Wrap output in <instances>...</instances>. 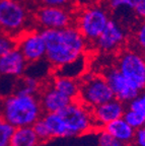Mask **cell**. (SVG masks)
<instances>
[{
  "label": "cell",
  "instance_id": "cell-1",
  "mask_svg": "<svg viewBox=\"0 0 145 146\" xmlns=\"http://www.w3.org/2000/svg\"><path fill=\"white\" fill-rule=\"evenodd\" d=\"M41 32L46 44L45 59L54 68H59L84 56L88 43L74 25Z\"/></svg>",
  "mask_w": 145,
  "mask_h": 146
},
{
  "label": "cell",
  "instance_id": "cell-2",
  "mask_svg": "<svg viewBox=\"0 0 145 146\" xmlns=\"http://www.w3.org/2000/svg\"><path fill=\"white\" fill-rule=\"evenodd\" d=\"M43 114L40 98L35 94L14 92L2 100L1 118L14 128L33 126Z\"/></svg>",
  "mask_w": 145,
  "mask_h": 146
},
{
  "label": "cell",
  "instance_id": "cell-3",
  "mask_svg": "<svg viewBox=\"0 0 145 146\" xmlns=\"http://www.w3.org/2000/svg\"><path fill=\"white\" fill-rule=\"evenodd\" d=\"M111 13L102 3H91L75 13L74 25L88 44H93L111 21Z\"/></svg>",
  "mask_w": 145,
  "mask_h": 146
},
{
  "label": "cell",
  "instance_id": "cell-4",
  "mask_svg": "<svg viewBox=\"0 0 145 146\" xmlns=\"http://www.w3.org/2000/svg\"><path fill=\"white\" fill-rule=\"evenodd\" d=\"M116 66L131 85L140 92L145 89V53L138 49H121Z\"/></svg>",
  "mask_w": 145,
  "mask_h": 146
},
{
  "label": "cell",
  "instance_id": "cell-5",
  "mask_svg": "<svg viewBox=\"0 0 145 146\" xmlns=\"http://www.w3.org/2000/svg\"><path fill=\"white\" fill-rule=\"evenodd\" d=\"M79 83L80 88L77 100L89 109H93L114 98L112 89L102 75L84 73L79 78Z\"/></svg>",
  "mask_w": 145,
  "mask_h": 146
},
{
  "label": "cell",
  "instance_id": "cell-6",
  "mask_svg": "<svg viewBox=\"0 0 145 146\" xmlns=\"http://www.w3.org/2000/svg\"><path fill=\"white\" fill-rule=\"evenodd\" d=\"M30 12L21 0H0V29L10 36L25 31Z\"/></svg>",
  "mask_w": 145,
  "mask_h": 146
},
{
  "label": "cell",
  "instance_id": "cell-7",
  "mask_svg": "<svg viewBox=\"0 0 145 146\" xmlns=\"http://www.w3.org/2000/svg\"><path fill=\"white\" fill-rule=\"evenodd\" d=\"M59 114L65 121L70 137L83 135L95 130L91 109L84 106L78 100H72Z\"/></svg>",
  "mask_w": 145,
  "mask_h": 146
},
{
  "label": "cell",
  "instance_id": "cell-8",
  "mask_svg": "<svg viewBox=\"0 0 145 146\" xmlns=\"http://www.w3.org/2000/svg\"><path fill=\"white\" fill-rule=\"evenodd\" d=\"M74 8L40 5L34 19L42 30H59L74 25Z\"/></svg>",
  "mask_w": 145,
  "mask_h": 146
},
{
  "label": "cell",
  "instance_id": "cell-9",
  "mask_svg": "<svg viewBox=\"0 0 145 146\" xmlns=\"http://www.w3.org/2000/svg\"><path fill=\"white\" fill-rule=\"evenodd\" d=\"M127 36V27L115 18H111L107 27L92 45L98 51L106 54L118 52L126 43Z\"/></svg>",
  "mask_w": 145,
  "mask_h": 146
},
{
  "label": "cell",
  "instance_id": "cell-10",
  "mask_svg": "<svg viewBox=\"0 0 145 146\" xmlns=\"http://www.w3.org/2000/svg\"><path fill=\"white\" fill-rule=\"evenodd\" d=\"M17 48L23 55L27 63H34L43 60L46 56V44L42 32L36 30L25 31L19 34Z\"/></svg>",
  "mask_w": 145,
  "mask_h": 146
},
{
  "label": "cell",
  "instance_id": "cell-11",
  "mask_svg": "<svg viewBox=\"0 0 145 146\" xmlns=\"http://www.w3.org/2000/svg\"><path fill=\"white\" fill-rule=\"evenodd\" d=\"M102 76L107 80L114 98L127 105L139 94V91L134 88L129 81L124 77L117 66L106 67L102 71Z\"/></svg>",
  "mask_w": 145,
  "mask_h": 146
},
{
  "label": "cell",
  "instance_id": "cell-12",
  "mask_svg": "<svg viewBox=\"0 0 145 146\" xmlns=\"http://www.w3.org/2000/svg\"><path fill=\"white\" fill-rule=\"evenodd\" d=\"M125 110H126V104L122 103L121 100L115 98L107 103H104L91 109L95 130H98V129L102 130L110 122L122 118Z\"/></svg>",
  "mask_w": 145,
  "mask_h": 146
},
{
  "label": "cell",
  "instance_id": "cell-13",
  "mask_svg": "<svg viewBox=\"0 0 145 146\" xmlns=\"http://www.w3.org/2000/svg\"><path fill=\"white\" fill-rule=\"evenodd\" d=\"M27 61L23 55L15 48L0 57V75L10 77H21L25 72Z\"/></svg>",
  "mask_w": 145,
  "mask_h": 146
},
{
  "label": "cell",
  "instance_id": "cell-14",
  "mask_svg": "<svg viewBox=\"0 0 145 146\" xmlns=\"http://www.w3.org/2000/svg\"><path fill=\"white\" fill-rule=\"evenodd\" d=\"M39 98L44 113H59L72 102L51 84L47 85L44 89H41Z\"/></svg>",
  "mask_w": 145,
  "mask_h": 146
},
{
  "label": "cell",
  "instance_id": "cell-15",
  "mask_svg": "<svg viewBox=\"0 0 145 146\" xmlns=\"http://www.w3.org/2000/svg\"><path fill=\"white\" fill-rule=\"evenodd\" d=\"M106 6L109 9L111 16L113 14L114 18L123 23L125 27H127V25L134 21V18H136L133 11L132 0H107Z\"/></svg>",
  "mask_w": 145,
  "mask_h": 146
},
{
  "label": "cell",
  "instance_id": "cell-16",
  "mask_svg": "<svg viewBox=\"0 0 145 146\" xmlns=\"http://www.w3.org/2000/svg\"><path fill=\"white\" fill-rule=\"evenodd\" d=\"M102 130L111 134L112 136H114L116 139L124 143L126 146L134 141L135 129H133L123 117L110 122L102 128Z\"/></svg>",
  "mask_w": 145,
  "mask_h": 146
},
{
  "label": "cell",
  "instance_id": "cell-17",
  "mask_svg": "<svg viewBox=\"0 0 145 146\" xmlns=\"http://www.w3.org/2000/svg\"><path fill=\"white\" fill-rule=\"evenodd\" d=\"M54 88L71 100H76L79 94V79L62 75H55L50 83Z\"/></svg>",
  "mask_w": 145,
  "mask_h": 146
},
{
  "label": "cell",
  "instance_id": "cell-18",
  "mask_svg": "<svg viewBox=\"0 0 145 146\" xmlns=\"http://www.w3.org/2000/svg\"><path fill=\"white\" fill-rule=\"evenodd\" d=\"M42 119L47 126L51 139L52 138L70 137L65 121L59 113H44Z\"/></svg>",
  "mask_w": 145,
  "mask_h": 146
},
{
  "label": "cell",
  "instance_id": "cell-19",
  "mask_svg": "<svg viewBox=\"0 0 145 146\" xmlns=\"http://www.w3.org/2000/svg\"><path fill=\"white\" fill-rule=\"evenodd\" d=\"M40 144L32 126L15 128L10 146H38Z\"/></svg>",
  "mask_w": 145,
  "mask_h": 146
},
{
  "label": "cell",
  "instance_id": "cell-20",
  "mask_svg": "<svg viewBox=\"0 0 145 146\" xmlns=\"http://www.w3.org/2000/svg\"><path fill=\"white\" fill-rule=\"evenodd\" d=\"M73 64H74V67H72V64L70 62V63L65 64V65L59 67V68H56L57 72H58L57 75L67 76V77L79 79L84 74V70H85V67H86L84 56L74 60Z\"/></svg>",
  "mask_w": 145,
  "mask_h": 146
},
{
  "label": "cell",
  "instance_id": "cell-21",
  "mask_svg": "<svg viewBox=\"0 0 145 146\" xmlns=\"http://www.w3.org/2000/svg\"><path fill=\"white\" fill-rule=\"evenodd\" d=\"M123 118L133 129L135 130L139 129L145 126V109L130 107L126 105V110L123 115Z\"/></svg>",
  "mask_w": 145,
  "mask_h": 146
},
{
  "label": "cell",
  "instance_id": "cell-22",
  "mask_svg": "<svg viewBox=\"0 0 145 146\" xmlns=\"http://www.w3.org/2000/svg\"><path fill=\"white\" fill-rule=\"evenodd\" d=\"M40 91H41V83L34 76H31V75L25 76L21 80L19 83H16L15 92L38 96V94Z\"/></svg>",
  "mask_w": 145,
  "mask_h": 146
},
{
  "label": "cell",
  "instance_id": "cell-23",
  "mask_svg": "<svg viewBox=\"0 0 145 146\" xmlns=\"http://www.w3.org/2000/svg\"><path fill=\"white\" fill-rule=\"evenodd\" d=\"M14 131L15 128L11 124L0 118V146H10Z\"/></svg>",
  "mask_w": 145,
  "mask_h": 146
},
{
  "label": "cell",
  "instance_id": "cell-24",
  "mask_svg": "<svg viewBox=\"0 0 145 146\" xmlns=\"http://www.w3.org/2000/svg\"><path fill=\"white\" fill-rule=\"evenodd\" d=\"M15 48H17L16 38L5 33L0 35V57Z\"/></svg>",
  "mask_w": 145,
  "mask_h": 146
},
{
  "label": "cell",
  "instance_id": "cell-25",
  "mask_svg": "<svg viewBox=\"0 0 145 146\" xmlns=\"http://www.w3.org/2000/svg\"><path fill=\"white\" fill-rule=\"evenodd\" d=\"M133 41L136 49L145 53V21H142L137 25L133 36Z\"/></svg>",
  "mask_w": 145,
  "mask_h": 146
},
{
  "label": "cell",
  "instance_id": "cell-26",
  "mask_svg": "<svg viewBox=\"0 0 145 146\" xmlns=\"http://www.w3.org/2000/svg\"><path fill=\"white\" fill-rule=\"evenodd\" d=\"M32 127H33V129H34L35 134H36L37 137H38L40 143H41V142L48 141V140L51 139V136H50V134H49L47 126H46V124L44 123L42 117L39 119L38 121H37Z\"/></svg>",
  "mask_w": 145,
  "mask_h": 146
},
{
  "label": "cell",
  "instance_id": "cell-27",
  "mask_svg": "<svg viewBox=\"0 0 145 146\" xmlns=\"http://www.w3.org/2000/svg\"><path fill=\"white\" fill-rule=\"evenodd\" d=\"M98 146H126V145L102 129V130H100V134H98Z\"/></svg>",
  "mask_w": 145,
  "mask_h": 146
},
{
  "label": "cell",
  "instance_id": "cell-28",
  "mask_svg": "<svg viewBox=\"0 0 145 146\" xmlns=\"http://www.w3.org/2000/svg\"><path fill=\"white\" fill-rule=\"evenodd\" d=\"M40 5L74 8V0H38Z\"/></svg>",
  "mask_w": 145,
  "mask_h": 146
},
{
  "label": "cell",
  "instance_id": "cell-29",
  "mask_svg": "<svg viewBox=\"0 0 145 146\" xmlns=\"http://www.w3.org/2000/svg\"><path fill=\"white\" fill-rule=\"evenodd\" d=\"M132 4L136 18L145 21V0H132Z\"/></svg>",
  "mask_w": 145,
  "mask_h": 146
},
{
  "label": "cell",
  "instance_id": "cell-30",
  "mask_svg": "<svg viewBox=\"0 0 145 146\" xmlns=\"http://www.w3.org/2000/svg\"><path fill=\"white\" fill-rule=\"evenodd\" d=\"M127 106L130 107H135V108H141V109H145V89L139 92V94L135 98L129 102Z\"/></svg>",
  "mask_w": 145,
  "mask_h": 146
},
{
  "label": "cell",
  "instance_id": "cell-31",
  "mask_svg": "<svg viewBox=\"0 0 145 146\" xmlns=\"http://www.w3.org/2000/svg\"><path fill=\"white\" fill-rule=\"evenodd\" d=\"M133 142H135L137 146H145V126L135 130Z\"/></svg>",
  "mask_w": 145,
  "mask_h": 146
},
{
  "label": "cell",
  "instance_id": "cell-32",
  "mask_svg": "<svg viewBox=\"0 0 145 146\" xmlns=\"http://www.w3.org/2000/svg\"><path fill=\"white\" fill-rule=\"evenodd\" d=\"M1 113H2V100H0V118H1Z\"/></svg>",
  "mask_w": 145,
  "mask_h": 146
}]
</instances>
